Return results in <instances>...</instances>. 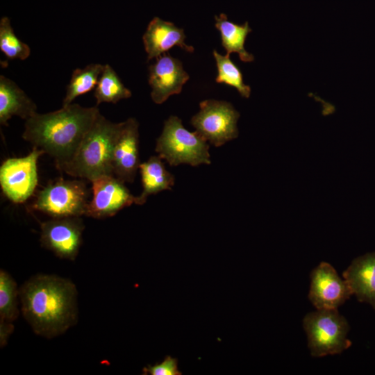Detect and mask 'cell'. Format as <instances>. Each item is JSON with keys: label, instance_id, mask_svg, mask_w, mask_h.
I'll list each match as a JSON object with an SVG mask.
<instances>
[{"label": "cell", "instance_id": "44dd1931", "mask_svg": "<svg viewBox=\"0 0 375 375\" xmlns=\"http://www.w3.org/2000/svg\"><path fill=\"white\" fill-rule=\"evenodd\" d=\"M19 290L12 276L0 270V319L13 322L19 316L18 296Z\"/></svg>", "mask_w": 375, "mask_h": 375}, {"label": "cell", "instance_id": "9c48e42d", "mask_svg": "<svg viewBox=\"0 0 375 375\" xmlns=\"http://www.w3.org/2000/svg\"><path fill=\"white\" fill-rule=\"evenodd\" d=\"M41 245L57 257L74 260L85 228L81 217L52 218L41 224Z\"/></svg>", "mask_w": 375, "mask_h": 375}, {"label": "cell", "instance_id": "7402d4cb", "mask_svg": "<svg viewBox=\"0 0 375 375\" xmlns=\"http://www.w3.org/2000/svg\"><path fill=\"white\" fill-rule=\"evenodd\" d=\"M213 56L218 72L216 82L224 83L233 87L242 97L249 98L251 94V88L244 83L242 74L239 67L231 60L230 54L226 53V55L223 56L214 50Z\"/></svg>", "mask_w": 375, "mask_h": 375}, {"label": "cell", "instance_id": "7a4b0ae2", "mask_svg": "<svg viewBox=\"0 0 375 375\" xmlns=\"http://www.w3.org/2000/svg\"><path fill=\"white\" fill-rule=\"evenodd\" d=\"M99 113L96 106L86 108L77 103L45 114L37 112L26 120L22 138L53 158L57 168L62 171L73 158Z\"/></svg>", "mask_w": 375, "mask_h": 375}, {"label": "cell", "instance_id": "52a82bcc", "mask_svg": "<svg viewBox=\"0 0 375 375\" xmlns=\"http://www.w3.org/2000/svg\"><path fill=\"white\" fill-rule=\"evenodd\" d=\"M200 110L191 119L196 131L215 147L236 138L240 113L226 101L207 99L199 104Z\"/></svg>", "mask_w": 375, "mask_h": 375}, {"label": "cell", "instance_id": "5b68a950", "mask_svg": "<svg viewBox=\"0 0 375 375\" xmlns=\"http://www.w3.org/2000/svg\"><path fill=\"white\" fill-rule=\"evenodd\" d=\"M303 325L308 347L314 357L339 354L351 345L349 324L338 309H317L308 313Z\"/></svg>", "mask_w": 375, "mask_h": 375}, {"label": "cell", "instance_id": "9a60e30c", "mask_svg": "<svg viewBox=\"0 0 375 375\" xmlns=\"http://www.w3.org/2000/svg\"><path fill=\"white\" fill-rule=\"evenodd\" d=\"M342 276L352 294L375 310V251L354 259Z\"/></svg>", "mask_w": 375, "mask_h": 375}, {"label": "cell", "instance_id": "ffe728a7", "mask_svg": "<svg viewBox=\"0 0 375 375\" xmlns=\"http://www.w3.org/2000/svg\"><path fill=\"white\" fill-rule=\"evenodd\" d=\"M131 94L115 71L109 65H104L94 94L97 106L101 103H116L121 99L131 97Z\"/></svg>", "mask_w": 375, "mask_h": 375}, {"label": "cell", "instance_id": "30bf717a", "mask_svg": "<svg viewBox=\"0 0 375 375\" xmlns=\"http://www.w3.org/2000/svg\"><path fill=\"white\" fill-rule=\"evenodd\" d=\"M91 183L92 199L86 207L85 216L96 219L112 217L135 203V197L114 175H104Z\"/></svg>", "mask_w": 375, "mask_h": 375}, {"label": "cell", "instance_id": "6da1fadb", "mask_svg": "<svg viewBox=\"0 0 375 375\" xmlns=\"http://www.w3.org/2000/svg\"><path fill=\"white\" fill-rule=\"evenodd\" d=\"M21 310L34 333L47 339L65 333L78 319V292L67 278L37 274L19 289Z\"/></svg>", "mask_w": 375, "mask_h": 375}, {"label": "cell", "instance_id": "ac0fdd59", "mask_svg": "<svg viewBox=\"0 0 375 375\" xmlns=\"http://www.w3.org/2000/svg\"><path fill=\"white\" fill-rule=\"evenodd\" d=\"M215 27L221 35L222 45L228 54L237 53L243 62H251L254 56L246 51L244 42L248 34L251 31L249 23L239 25L230 22L227 16L221 13L215 16Z\"/></svg>", "mask_w": 375, "mask_h": 375}, {"label": "cell", "instance_id": "3957f363", "mask_svg": "<svg viewBox=\"0 0 375 375\" xmlns=\"http://www.w3.org/2000/svg\"><path fill=\"white\" fill-rule=\"evenodd\" d=\"M119 127V123L109 121L99 112L62 172L90 182L104 175H113L112 151Z\"/></svg>", "mask_w": 375, "mask_h": 375}, {"label": "cell", "instance_id": "cb8c5ba5", "mask_svg": "<svg viewBox=\"0 0 375 375\" xmlns=\"http://www.w3.org/2000/svg\"><path fill=\"white\" fill-rule=\"evenodd\" d=\"M143 374L151 375H181L178 369V360L170 356H167L162 362L149 365L143 369Z\"/></svg>", "mask_w": 375, "mask_h": 375}, {"label": "cell", "instance_id": "e0dca14e", "mask_svg": "<svg viewBox=\"0 0 375 375\" xmlns=\"http://www.w3.org/2000/svg\"><path fill=\"white\" fill-rule=\"evenodd\" d=\"M139 169L142 191L139 196L135 197L134 203L137 205H143L151 194L171 190L174 184V175L166 169L159 156H151L147 161L140 163Z\"/></svg>", "mask_w": 375, "mask_h": 375}, {"label": "cell", "instance_id": "d4e9b609", "mask_svg": "<svg viewBox=\"0 0 375 375\" xmlns=\"http://www.w3.org/2000/svg\"><path fill=\"white\" fill-rule=\"evenodd\" d=\"M14 331L13 322L0 319V346L4 347Z\"/></svg>", "mask_w": 375, "mask_h": 375}, {"label": "cell", "instance_id": "4fadbf2b", "mask_svg": "<svg viewBox=\"0 0 375 375\" xmlns=\"http://www.w3.org/2000/svg\"><path fill=\"white\" fill-rule=\"evenodd\" d=\"M189 78L178 59L169 53L160 55L149 67L148 81L152 89V100L161 104L171 95L179 94Z\"/></svg>", "mask_w": 375, "mask_h": 375}, {"label": "cell", "instance_id": "277c9868", "mask_svg": "<svg viewBox=\"0 0 375 375\" xmlns=\"http://www.w3.org/2000/svg\"><path fill=\"white\" fill-rule=\"evenodd\" d=\"M209 144L197 131L190 132L183 126L181 119L170 116L157 139L156 151L171 166L188 164L198 166L210 164Z\"/></svg>", "mask_w": 375, "mask_h": 375}, {"label": "cell", "instance_id": "8fae6325", "mask_svg": "<svg viewBox=\"0 0 375 375\" xmlns=\"http://www.w3.org/2000/svg\"><path fill=\"white\" fill-rule=\"evenodd\" d=\"M351 295L346 280L329 263L322 262L311 272L308 297L316 309H338Z\"/></svg>", "mask_w": 375, "mask_h": 375}, {"label": "cell", "instance_id": "ba28073f", "mask_svg": "<svg viewBox=\"0 0 375 375\" xmlns=\"http://www.w3.org/2000/svg\"><path fill=\"white\" fill-rule=\"evenodd\" d=\"M44 152L36 147L26 156L8 158L0 167V185L3 194L22 203L34 193L38 183V161Z\"/></svg>", "mask_w": 375, "mask_h": 375}, {"label": "cell", "instance_id": "d6986e66", "mask_svg": "<svg viewBox=\"0 0 375 375\" xmlns=\"http://www.w3.org/2000/svg\"><path fill=\"white\" fill-rule=\"evenodd\" d=\"M104 65L90 64L83 69L74 70L67 87V92L62 101V106H66L78 96L88 93L97 85Z\"/></svg>", "mask_w": 375, "mask_h": 375}, {"label": "cell", "instance_id": "5bb4252c", "mask_svg": "<svg viewBox=\"0 0 375 375\" xmlns=\"http://www.w3.org/2000/svg\"><path fill=\"white\" fill-rule=\"evenodd\" d=\"M185 38L183 29L172 22L154 17L148 24L142 36L147 60L158 58L174 46L193 52L194 47L185 44Z\"/></svg>", "mask_w": 375, "mask_h": 375}, {"label": "cell", "instance_id": "7c38bea8", "mask_svg": "<svg viewBox=\"0 0 375 375\" xmlns=\"http://www.w3.org/2000/svg\"><path fill=\"white\" fill-rule=\"evenodd\" d=\"M138 122L129 118L119 123L112 158V174L123 183H133L139 169Z\"/></svg>", "mask_w": 375, "mask_h": 375}, {"label": "cell", "instance_id": "8992f818", "mask_svg": "<svg viewBox=\"0 0 375 375\" xmlns=\"http://www.w3.org/2000/svg\"><path fill=\"white\" fill-rule=\"evenodd\" d=\"M89 190L81 180L58 178L40 190L30 208L52 218L85 215Z\"/></svg>", "mask_w": 375, "mask_h": 375}, {"label": "cell", "instance_id": "603a6c76", "mask_svg": "<svg viewBox=\"0 0 375 375\" xmlns=\"http://www.w3.org/2000/svg\"><path fill=\"white\" fill-rule=\"evenodd\" d=\"M0 49L10 60H23L31 53L29 46L16 36L7 17L0 20Z\"/></svg>", "mask_w": 375, "mask_h": 375}, {"label": "cell", "instance_id": "2e32d148", "mask_svg": "<svg viewBox=\"0 0 375 375\" xmlns=\"http://www.w3.org/2000/svg\"><path fill=\"white\" fill-rule=\"evenodd\" d=\"M37 110L36 104L12 81L3 75L0 76V123L8 126L12 116L25 120L33 116Z\"/></svg>", "mask_w": 375, "mask_h": 375}]
</instances>
